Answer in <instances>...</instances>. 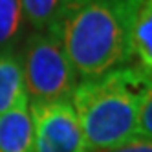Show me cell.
Returning <instances> with one entry per match:
<instances>
[{
    "label": "cell",
    "instance_id": "7",
    "mask_svg": "<svg viewBox=\"0 0 152 152\" xmlns=\"http://www.w3.org/2000/svg\"><path fill=\"white\" fill-rule=\"evenodd\" d=\"M132 59H137L141 70L152 73V0H141L132 37Z\"/></svg>",
    "mask_w": 152,
    "mask_h": 152
},
{
    "label": "cell",
    "instance_id": "6",
    "mask_svg": "<svg viewBox=\"0 0 152 152\" xmlns=\"http://www.w3.org/2000/svg\"><path fill=\"white\" fill-rule=\"evenodd\" d=\"M28 101L22 61L15 50L0 51V115Z\"/></svg>",
    "mask_w": 152,
    "mask_h": 152
},
{
    "label": "cell",
    "instance_id": "4",
    "mask_svg": "<svg viewBox=\"0 0 152 152\" xmlns=\"http://www.w3.org/2000/svg\"><path fill=\"white\" fill-rule=\"evenodd\" d=\"M29 112L33 119V152H88L70 99L29 103Z\"/></svg>",
    "mask_w": 152,
    "mask_h": 152
},
{
    "label": "cell",
    "instance_id": "2",
    "mask_svg": "<svg viewBox=\"0 0 152 152\" xmlns=\"http://www.w3.org/2000/svg\"><path fill=\"white\" fill-rule=\"evenodd\" d=\"M152 73L123 66L95 79L79 81L70 103L79 119L88 152L110 150L136 137L137 115Z\"/></svg>",
    "mask_w": 152,
    "mask_h": 152
},
{
    "label": "cell",
    "instance_id": "11",
    "mask_svg": "<svg viewBox=\"0 0 152 152\" xmlns=\"http://www.w3.org/2000/svg\"><path fill=\"white\" fill-rule=\"evenodd\" d=\"M103 152H152V141L134 137V139H130V141H126V143L119 145L115 148L103 150Z\"/></svg>",
    "mask_w": 152,
    "mask_h": 152
},
{
    "label": "cell",
    "instance_id": "3",
    "mask_svg": "<svg viewBox=\"0 0 152 152\" xmlns=\"http://www.w3.org/2000/svg\"><path fill=\"white\" fill-rule=\"evenodd\" d=\"M20 61L29 103H55L72 97L79 77L51 29L35 31L28 39Z\"/></svg>",
    "mask_w": 152,
    "mask_h": 152
},
{
    "label": "cell",
    "instance_id": "9",
    "mask_svg": "<svg viewBox=\"0 0 152 152\" xmlns=\"http://www.w3.org/2000/svg\"><path fill=\"white\" fill-rule=\"evenodd\" d=\"M24 13V22L35 31L50 29L55 20L62 0H20Z\"/></svg>",
    "mask_w": 152,
    "mask_h": 152
},
{
    "label": "cell",
    "instance_id": "10",
    "mask_svg": "<svg viewBox=\"0 0 152 152\" xmlns=\"http://www.w3.org/2000/svg\"><path fill=\"white\" fill-rule=\"evenodd\" d=\"M136 137L152 141V86L147 90L143 103H141V108H139Z\"/></svg>",
    "mask_w": 152,
    "mask_h": 152
},
{
    "label": "cell",
    "instance_id": "1",
    "mask_svg": "<svg viewBox=\"0 0 152 152\" xmlns=\"http://www.w3.org/2000/svg\"><path fill=\"white\" fill-rule=\"evenodd\" d=\"M139 6L141 0H62L50 29L79 81L130 64Z\"/></svg>",
    "mask_w": 152,
    "mask_h": 152
},
{
    "label": "cell",
    "instance_id": "5",
    "mask_svg": "<svg viewBox=\"0 0 152 152\" xmlns=\"http://www.w3.org/2000/svg\"><path fill=\"white\" fill-rule=\"evenodd\" d=\"M0 152H33V119L29 101L0 115Z\"/></svg>",
    "mask_w": 152,
    "mask_h": 152
},
{
    "label": "cell",
    "instance_id": "8",
    "mask_svg": "<svg viewBox=\"0 0 152 152\" xmlns=\"http://www.w3.org/2000/svg\"><path fill=\"white\" fill-rule=\"evenodd\" d=\"M24 24L20 0H0V51L13 50Z\"/></svg>",
    "mask_w": 152,
    "mask_h": 152
}]
</instances>
